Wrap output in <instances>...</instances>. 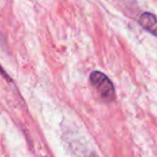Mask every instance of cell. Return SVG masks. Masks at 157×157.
Returning a JSON list of instances; mask_svg holds the SVG:
<instances>
[{
	"instance_id": "obj_1",
	"label": "cell",
	"mask_w": 157,
	"mask_h": 157,
	"mask_svg": "<svg viewBox=\"0 0 157 157\" xmlns=\"http://www.w3.org/2000/svg\"><path fill=\"white\" fill-rule=\"evenodd\" d=\"M90 83L96 88L97 93L100 95V97L103 100L113 101L115 98V88H114L112 82L105 74H103L100 71H94L92 72L90 76Z\"/></svg>"
},
{
	"instance_id": "obj_2",
	"label": "cell",
	"mask_w": 157,
	"mask_h": 157,
	"mask_svg": "<svg viewBox=\"0 0 157 157\" xmlns=\"http://www.w3.org/2000/svg\"><path fill=\"white\" fill-rule=\"evenodd\" d=\"M139 23L145 30L157 38V17L154 14L144 12L139 17Z\"/></svg>"
},
{
	"instance_id": "obj_3",
	"label": "cell",
	"mask_w": 157,
	"mask_h": 157,
	"mask_svg": "<svg viewBox=\"0 0 157 157\" xmlns=\"http://www.w3.org/2000/svg\"><path fill=\"white\" fill-rule=\"evenodd\" d=\"M87 157H99V156H98V155H97V154H95V153H92V154L88 155Z\"/></svg>"
}]
</instances>
